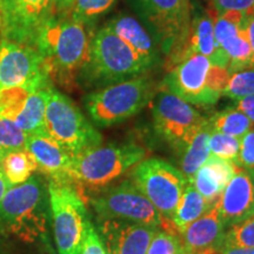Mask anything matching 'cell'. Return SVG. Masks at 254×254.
Segmentation results:
<instances>
[{
	"mask_svg": "<svg viewBox=\"0 0 254 254\" xmlns=\"http://www.w3.org/2000/svg\"><path fill=\"white\" fill-rule=\"evenodd\" d=\"M45 131L72 157L103 144V135L93 124L71 98L55 86L50 88L46 104Z\"/></svg>",
	"mask_w": 254,
	"mask_h": 254,
	"instance_id": "7",
	"label": "cell"
},
{
	"mask_svg": "<svg viewBox=\"0 0 254 254\" xmlns=\"http://www.w3.org/2000/svg\"><path fill=\"white\" fill-rule=\"evenodd\" d=\"M28 134L13 120L0 117V150L5 153L26 150Z\"/></svg>",
	"mask_w": 254,
	"mask_h": 254,
	"instance_id": "29",
	"label": "cell"
},
{
	"mask_svg": "<svg viewBox=\"0 0 254 254\" xmlns=\"http://www.w3.org/2000/svg\"><path fill=\"white\" fill-rule=\"evenodd\" d=\"M146 254H183L180 234L159 228L152 238Z\"/></svg>",
	"mask_w": 254,
	"mask_h": 254,
	"instance_id": "33",
	"label": "cell"
},
{
	"mask_svg": "<svg viewBox=\"0 0 254 254\" xmlns=\"http://www.w3.org/2000/svg\"><path fill=\"white\" fill-rule=\"evenodd\" d=\"M147 72L148 68L131 47L104 25L91 38L77 84L84 90L94 91L140 77Z\"/></svg>",
	"mask_w": 254,
	"mask_h": 254,
	"instance_id": "3",
	"label": "cell"
},
{
	"mask_svg": "<svg viewBox=\"0 0 254 254\" xmlns=\"http://www.w3.org/2000/svg\"><path fill=\"white\" fill-rule=\"evenodd\" d=\"M208 120L213 131L239 139L254 127L252 120L233 106L226 107L214 113L213 116L209 117Z\"/></svg>",
	"mask_w": 254,
	"mask_h": 254,
	"instance_id": "27",
	"label": "cell"
},
{
	"mask_svg": "<svg viewBox=\"0 0 254 254\" xmlns=\"http://www.w3.org/2000/svg\"><path fill=\"white\" fill-rule=\"evenodd\" d=\"M155 84L148 74L91 91L84 106L95 126L118 125L138 114L154 98Z\"/></svg>",
	"mask_w": 254,
	"mask_h": 254,
	"instance_id": "5",
	"label": "cell"
},
{
	"mask_svg": "<svg viewBox=\"0 0 254 254\" xmlns=\"http://www.w3.org/2000/svg\"><path fill=\"white\" fill-rule=\"evenodd\" d=\"M15 86L39 91L55 85L37 47L0 38V90Z\"/></svg>",
	"mask_w": 254,
	"mask_h": 254,
	"instance_id": "12",
	"label": "cell"
},
{
	"mask_svg": "<svg viewBox=\"0 0 254 254\" xmlns=\"http://www.w3.org/2000/svg\"><path fill=\"white\" fill-rule=\"evenodd\" d=\"M217 13H224L228 11L254 12V0H211Z\"/></svg>",
	"mask_w": 254,
	"mask_h": 254,
	"instance_id": "36",
	"label": "cell"
},
{
	"mask_svg": "<svg viewBox=\"0 0 254 254\" xmlns=\"http://www.w3.org/2000/svg\"><path fill=\"white\" fill-rule=\"evenodd\" d=\"M49 183L52 232L58 254H81L91 219L82 196L69 184Z\"/></svg>",
	"mask_w": 254,
	"mask_h": 254,
	"instance_id": "9",
	"label": "cell"
},
{
	"mask_svg": "<svg viewBox=\"0 0 254 254\" xmlns=\"http://www.w3.org/2000/svg\"><path fill=\"white\" fill-rule=\"evenodd\" d=\"M94 32L69 14H55L46 24L36 47L44 57L53 84L67 91L78 87V73L86 60Z\"/></svg>",
	"mask_w": 254,
	"mask_h": 254,
	"instance_id": "2",
	"label": "cell"
},
{
	"mask_svg": "<svg viewBox=\"0 0 254 254\" xmlns=\"http://www.w3.org/2000/svg\"><path fill=\"white\" fill-rule=\"evenodd\" d=\"M51 87L43 88L30 94L24 109L13 120L28 135L46 134L45 112Z\"/></svg>",
	"mask_w": 254,
	"mask_h": 254,
	"instance_id": "24",
	"label": "cell"
},
{
	"mask_svg": "<svg viewBox=\"0 0 254 254\" xmlns=\"http://www.w3.org/2000/svg\"><path fill=\"white\" fill-rule=\"evenodd\" d=\"M97 232L107 254H146L159 228L120 219L97 220Z\"/></svg>",
	"mask_w": 254,
	"mask_h": 254,
	"instance_id": "17",
	"label": "cell"
},
{
	"mask_svg": "<svg viewBox=\"0 0 254 254\" xmlns=\"http://www.w3.org/2000/svg\"><path fill=\"white\" fill-rule=\"evenodd\" d=\"M219 212L225 228L254 217V167L238 166L219 198Z\"/></svg>",
	"mask_w": 254,
	"mask_h": 254,
	"instance_id": "18",
	"label": "cell"
},
{
	"mask_svg": "<svg viewBox=\"0 0 254 254\" xmlns=\"http://www.w3.org/2000/svg\"><path fill=\"white\" fill-rule=\"evenodd\" d=\"M0 171L11 186L20 185L38 172L33 157L26 150L7 152L0 163Z\"/></svg>",
	"mask_w": 254,
	"mask_h": 254,
	"instance_id": "26",
	"label": "cell"
},
{
	"mask_svg": "<svg viewBox=\"0 0 254 254\" xmlns=\"http://www.w3.org/2000/svg\"><path fill=\"white\" fill-rule=\"evenodd\" d=\"M0 254H55L53 250L26 245L19 241L0 237Z\"/></svg>",
	"mask_w": 254,
	"mask_h": 254,
	"instance_id": "34",
	"label": "cell"
},
{
	"mask_svg": "<svg viewBox=\"0 0 254 254\" xmlns=\"http://www.w3.org/2000/svg\"><path fill=\"white\" fill-rule=\"evenodd\" d=\"M147 155L145 147L128 144L98 146L73 157L72 185L85 200L112 185L123 174L144 160Z\"/></svg>",
	"mask_w": 254,
	"mask_h": 254,
	"instance_id": "4",
	"label": "cell"
},
{
	"mask_svg": "<svg viewBox=\"0 0 254 254\" xmlns=\"http://www.w3.org/2000/svg\"><path fill=\"white\" fill-rule=\"evenodd\" d=\"M74 0H55V11L57 15L69 14Z\"/></svg>",
	"mask_w": 254,
	"mask_h": 254,
	"instance_id": "39",
	"label": "cell"
},
{
	"mask_svg": "<svg viewBox=\"0 0 254 254\" xmlns=\"http://www.w3.org/2000/svg\"><path fill=\"white\" fill-rule=\"evenodd\" d=\"M164 57L185 41L192 23L190 0H127Z\"/></svg>",
	"mask_w": 254,
	"mask_h": 254,
	"instance_id": "8",
	"label": "cell"
},
{
	"mask_svg": "<svg viewBox=\"0 0 254 254\" xmlns=\"http://www.w3.org/2000/svg\"><path fill=\"white\" fill-rule=\"evenodd\" d=\"M222 247L254 249V217L226 228Z\"/></svg>",
	"mask_w": 254,
	"mask_h": 254,
	"instance_id": "31",
	"label": "cell"
},
{
	"mask_svg": "<svg viewBox=\"0 0 254 254\" xmlns=\"http://www.w3.org/2000/svg\"><path fill=\"white\" fill-rule=\"evenodd\" d=\"M218 254H254V249L243 247H222Z\"/></svg>",
	"mask_w": 254,
	"mask_h": 254,
	"instance_id": "41",
	"label": "cell"
},
{
	"mask_svg": "<svg viewBox=\"0 0 254 254\" xmlns=\"http://www.w3.org/2000/svg\"><path fill=\"white\" fill-rule=\"evenodd\" d=\"M6 153L5 152H2L1 150H0V163H1V160H2V158H4V155H5Z\"/></svg>",
	"mask_w": 254,
	"mask_h": 254,
	"instance_id": "43",
	"label": "cell"
},
{
	"mask_svg": "<svg viewBox=\"0 0 254 254\" xmlns=\"http://www.w3.org/2000/svg\"><path fill=\"white\" fill-rule=\"evenodd\" d=\"M195 53L207 57L213 65L227 68L228 57L215 40L214 14L209 12H195L193 14L187 38L178 49L165 57L164 67L170 71L182 60Z\"/></svg>",
	"mask_w": 254,
	"mask_h": 254,
	"instance_id": "16",
	"label": "cell"
},
{
	"mask_svg": "<svg viewBox=\"0 0 254 254\" xmlns=\"http://www.w3.org/2000/svg\"><path fill=\"white\" fill-rule=\"evenodd\" d=\"M97 220L120 219L179 233L171 222L165 220L153 204L129 179L111 185L88 199Z\"/></svg>",
	"mask_w": 254,
	"mask_h": 254,
	"instance_id": "10",
	"label": "cell"
},
{
	"mask_svg": "<svg viewBox=\"0 0 254 254\" xmlns=\"http://www.w3.org/2000/svg\"><path fill=\"white\" fill-rule=\"evenodd\" d=\"M105 26L131 47L148 71L164 64L163 53L140 20L127 13H119L111 18Z\"/></svg>",
	"mask_w": 254,
	"mask_h": 254,
	"instance_id": "21",
	"label": "cell"
},
{
	"mask_svg": "<svg viewBox=\"0 0 254 254\" xmlns=\"http://www.w3.org/2000/svg\"><path fill=\"white\" fill-rule=\"evenodd\" d=\"M26 151L36 161L38 172L47 182L72 185L73 157L47 134L28 135Z\"/></svg>",
	"mask_w": 254,
	"mask_h": 254,
	"instance_id": "19",
	"label": "cell"
},
{
	"mask_svg": "<svg viewBox=\"0 0 254 254\" xmlns=\"http://www.w3.org/2000/svg\"><path fill=\"white\" fill-rule=\"evenodd\" d=\"M222 95L234 101L254 95V67L231 73Z\"/></svg>",
	"mask_w": 254,
	"mask_h": 254,
	"instance_id": "30",
	"label": "cell"
},
{
	"mask_svg": "<svg viewBox=\"0 0 254 254\" xmlns=\"http://www.w3.org/2000/svg\"><path fill=\"white\" fill-rule=\"evenodd\" d=\"M55 14V0H1L0 38L36 47Z\"/></svg>",
	"mask_w": 254,
	"mask_h": 254,
	"instance_id": "13",
	"label": "cell"
},
{
	"mask_svg": "<svg viewBox=\"0 0 254 254\" xmlns=\"http://www.w3.org/2000/svg\"><path fill=\"white\" fill-rule=\"evenodd\" d=\"M208 146L211 155L236 163L240 151V139L212 131Z\"/></svg>",
	"mask_w": 254,
	"mask_h": 254,
	"instance_id": "32",
	"label": "cell"
},
{
	"mask_svg": "<svg viewBox=\"0 0 254 254\" xmlns=\"http://www.w3.org/2000/svg\"><path fill=\"white\" fill-rule=\"evenodd\" d=\"M152 100L155 131L179 151L207 120L192 105L168 91L158 92Z\"/></svg>",
	"mask_w": 254,
	"mask_h": 254,
	"instance_id": "14",
	"label": "cell"
},
{
	"mask_svg": "<svg viewBox=\"0 0 254 254\" xmlns=\"http://www.w3.org/2000/svg\"><path fill=\"white\" fill-rule=\"evenodd\" d=\"M232 106L241 111L244 114H246L254 124V95H250V97H245L241 98L239 100H236Z\"/></svg>",
	"mask_w": 254,
	"mask_h": 254,
	"instance_id": "38",
	"label": "cell"
},
{
	"mask_svg": "<svg viewBox=\"0 0 254 254\" xmlns=\"http://www.w3.org/2000/svg\"><path fill=\"white\" fill-rule=\"evenodd\" d=\"M81 254H107L92 221L88 224Z\"/></svg>",
	"mask_w": 254,
	"mask_h": 254,
	"instance_id": "37",
	"label": "cell"
},
{
	"mask_svg": "<svg viewBox=\"0 0 254 254\" xmlns=\"http://www.w3.org/2000/svg\"><path fill=\"white\" fill-rule=\"evenodd\" d=\"M237 170L238 166L233 161L209 155L207 161L196 171L190 183L209 205H213L221 196Z\"/></svg>",
	"mask_w": 254,
	"mask_h": 254,
	"instance_id": "22",
	"label": "cell"
},
{
	"mask_svg": "<svg viewBox=\"0 0 254 254\" xmlns=\"http://www.w3.org/2000/svg\"><path fill=\"white\" fill-rule=\"evenodd\" d=\"M231 73L207 57L192 55L167 71L163 88L190 105L213 106L222 97Z\"/></svg>",
	"mask_w": 254,
	"mask_h": 254,
	"instance_id": "6",
	"label": "cell"
},
{
	"mask_svg": "<svg viewBox=\"0 0 254 254\" xmlns=\"http://www.w3.org/2000/svg\"><path fill=\"white\" fill-rule=\"evenodd\" d=\"M0 237L53 250L52 213L45 177L34 173L5 193L0 200Z\"/></svg>",
	"mask_w": 254,
	"mask_h": 254,
	"instance_id": "1",
	"label": "cell"
},
{
	"mask_svg": "<svg viewBox=\"0 0 254 254\" xmlns=\"http://www.w3.org/2000/svg\"><path fill=\"white\" fill-rule=\"evenodd\" d=\"M251 13L228 11L214 14V37L228 57L230 73L254 67V57L247 37V19Z\"/></svg>",
	"mask_w": 254,
	"mask_h": 254,
	"instance_id": "15",
	"label": "cell"
},
{
	"mask_svg": "<svg viewBox=\"0 0 254 254\" xmlns=\"http://www.w3.org/2000/svg\"><path fill=\"white\" fill-rule=\"evenodd\" d=\"M129 180L153 204L161 217L172 224L177 206L189 183L182 171L160 158L144 159L133 167Z\"/></svg>",
	"mask_w": 254,
	"mask_h": 254,
	"instance_id": "11",
	"label": "cell"
},
{
	"mask_svg": "<svg viewBox=\"0 0 254 254\" xmlns=\"http://www.w3.org/2000/svg\"><path fill=\"white\" fill-rule=\"evenodd\" d=\"M234 164L243 168L254 167V127L240 139L239 155Z\"/></svg>",
	"mask_w": 254,
	"mask_h": 254,
	"instance_id": "35",
	"label": "cell"
},
{
	"mask_svg": "<svg viewBox=\"0 0 254 254\" xmlns=\"http://www.w3.org/2000/svg\"><path fill=\"white\" fill-rule=\"evenodd\" d=\"M11 185H9L7 180H6V178L4 174L1 173V171H0V200L2 199V196L5 195V193L7 192V190L11 189Z\"/></svg>",
	"mask_w": 254,
	"mask_h": 254,
	"instance_id": "42",
	"label": "cell"
},
{
	"mask_svg": "<svg viewBox=\"0 0 254 254\" xmlns=\"http://www.w3.org/2000/svg\"><path fill=\"white\" fill-rule=\"evenodd\" d=\"M212 131L213 129H212V126L207 118L206 123L195 133V135L180 150V153H182L180 155V168H182V173L189 183L192 182L196 171L207 161L209 155H211L208 141Z\"/></svg>",
	"mask_w": 254,
	"mask_h": 254,
	"instance_id": "23",
	"label": "cell"
},
{
	"mask_svg": "<svg viewBox=\"0 0 254 254\" xmlns=\"http://www.w3.org/2000/svg\"><path fill=\"white\" fill-rule=\"evenodd\" d=\"M117 1L118 0H74L69 17L94 30L97 21L109 13Z\"/></svg>",
	"mask_w": 254,
	"mask_h": 254,
	"instance_id": "28",
	"label": "cell"
},
{
	"mask_svg": "<svg viewBox=\"0 0 254 254\" xmlns=\"http://www.w3.org/2000/svg\"><path fill=\"white\" fill-rule=\"evenodd\" d=\"M211 206L196 190L192 183H187L172 220L174 228L180 234L193 221L202 217Z\"/></svg>",
	"mask_w": 254,
	"mask_h": 254,
	"instance_id": "25",
	"label": "cell"
},
{
	"mask_svg": "<svg viewBox=\"0 0 254 254\" xmlns=\"http://www.w3.org/2000/svg\"><path fill=\"white\" fill-rule=\"evenodd\" d=\"M0 2H1V0H0Z\"/></svg>",
	"mask_w": 254,
	"mask_h": 254,
	"instance_id": "44",
	"label": "cell"
},
{
	"mask_svg": "<svg viewBox=\"0 0 254 254\" xmlns=\"http://www.w3.org/2000/svg\"><path fill=\"white\" fill-rule=\"evenodd\" d=\"M225 228L219 212V200L182 233L183 254H218L224 243Z\"/></svg>",
	"mask_w": 254,
	"mask_h": 254,
	"instance_id": "20",
	"label": "cell"
},
{
	"mask_svg": "<svg viewBox=\"0 0 254 254\" xmlns=\"http://www.w3.org/2000/svg\"><path fill=\"white\" fill-rule=\"evenodd\" d=\"M246 30H247V37H249L251 49H252L253 57H254V12L249 15Z\"/></svg>",
	"mask_w": 254,
	"mask_h": 254,
	"instance_id": "40",
	"label": "cell"
}]
</instances>
